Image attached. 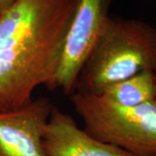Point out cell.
I'll list each match as a JSON object with an SVG mask.
<instances>
[{"instance_id": "obj_1", "label": "cell", "mask_w": 156, "mask_h": 156, "mask_svg": "<svg viewBox=\"0 0 156 156\" xmlns=\"http://www.w3.org/2000/svg\"><path fill=\"white\" fill-rule=\"evenodd\" d=\"M76 0H15L0 13V111L53 90Z\"/></svg>"}, {"instance_id": "obj_2", "label": "cell", "mask_w": 156, "mask_h": 156, "mask_svg": "<svg viewBox=\"0 0 156 156\" xmlns=\"http://www.w3.org/2000/svg\"><path fill=\"white\" fill-rule=\"evenodd\" d=\"M145 70L156 72V28L142 20L108 15L75 92L100 95L109 86Z\"/></svg>"}, {"instance_id": "obj_3", "label": "cell", "mask_w": 156, "mask_h": 156, "mask_svg": "<svg viewBox=\"0 0 156 156\" xmlns=\"http://www.w3.org/2000/svg\"><path fill=\"white\" fill-rule=\"evenodd\" d=\"M69 97L94 138L134 156H156V99L122 107L87 93L76 91Z\"/></svg>"}, {"instance_id": "obj_4", "label": "cell", "mask_w": 156, "mask_h": 156, "mask_svg": "<svg viewBox=\"0 0 156 156\" xmlns=\"http://www.w3.org/2000/svg\"><path fill=\"white\" fill-rule=\"evenodd\" d=\"M112 1L76 0L53 90L61 89L68 95L75 92L80 72L108 17Z\"/></svg>"}, {"instance_id": "obj_5", "label": "cell", "mask_w": 156, "mask_h": 156, "mask_svg": "<svg viewBox=\"0 0 156 156\" xmlns=\"http://www.w3.org/2000/svg\"><path fill=\"white\" fill-rule=\"evenodd\" d=\"M52 108L49 98L37 97L0 111V156H46L42 138Z\"/></svg>"}, {"instance_id": "obj_6", "label": "cell", "mask_w": 156, "mask_h": 156, "mask_svg": "<svg viewBox=\"0 0 156 156\" xmlns=\"http://www.w3.org/2000/svg\"><path fill=\"white\" fill-rule=\"evenodd\" d=\"M42 142L46 156H134L94 138L55 106L44 128Z\"/></svg>"}, {"instance_id": "obj_7", "label": "cell", "mask_w": 156, "mask_h": 156, "mask_svg": "<svg viewBox=\"0 0 156 156\" xmlns=\"http://www.w3.org/2000/svg\"><path fill=\"white\" fill-rule=\"evenodd\" d=\"M100 96L122 107H134L156 99V72L145 70L113 84Z\"/></svg>"}, {"instance_id": "obj_8", "label": "cell", "mask_w": 156, "mask_h": 156, "mask_svg": "<svg viewBox=\"0 0 156 156\" xmlns=\"http://www.w3.org/2000/svg\"><path fill=\"white\" fill-rule=\"evenodd\" d=\"M14 1L15 0H0V13L8 9Z\"/></svg>"}]
</instances>
